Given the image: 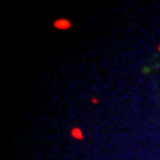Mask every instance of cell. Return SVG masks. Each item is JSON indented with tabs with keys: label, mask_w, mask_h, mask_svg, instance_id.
<instances>
[{
	"label": "cell",
	"mask_w": 160,
	"mask_h": 160,
	"mask_svg": "<svg viewBox=\"0 0 160 160\" xmlns=\"http://www.w3.org/2000/svg\"><path fill=\"white\" fill-rule=\"evenodd\" d=\"M53 25H55L58 30H64V28H70V25H71V24H70L67 19H59V21H55Z\"/></svg>",
	"instance_id": "cell-1"
},
{
	"label": "cell",
	"mask_w": 160,
	"mask_h": 160,
	"mask_svg": "<svg viewBox=\"0 0 160 160\" xmlns=\"http://www.w3.org/2000/svg\"><path fill=\"white\" fill-rule=\"evenodd\" d=\"M71 133H73V137L74 138H77V139H82V138H83V135H82V131H80V129H73V131H71Z\"/></svg>",
	"instance_id": "cell-2"
}]
</instances>
